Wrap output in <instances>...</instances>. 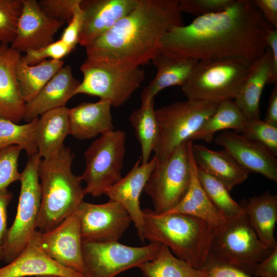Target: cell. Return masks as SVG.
<instances>
[{
  "instance_id": "6da1fadb",
  "label": "cell",
  "mask_w": 277,
  "mask_h": 277,
  "mask_svg": "<svg viewBox=\"0 0 277 277\" xmlns=\"http://www.w3.org/2000/svg\"><path fill=\"white\" fill-rule=\"evenodd\" d=\"M272 29L253 1L233 0L224 10L170 28L159 50L198 61L238 58L251 63L264 54Z\"/></svg>"
},
{
  "instance_id": "7a4b0ae2",
  "label": "cell",
  "mask_w": 277,
  "mask_h": 277,
  "mask_svg": "<svg viewBox=\"0 0 277 277\" xmlns=\"http://www.w3.org/2000/svg\"><path fill=\"white\" fill-rule=\"evenodd\" d=\"M184 25L179 0H138L129 13L85 47L86 60L140 67L152 60L170 28Z\"/></svg>"
},
{
  "instance_id": "3957f363",
  "label": "cell",
  "mask_w": 277,
  "mask_h": 277,
  "mask_svg": "<svg viewBox=\"0 0 277 277\" xmlns=\"http://www.w3.org/2000/svg\"><path fill=\"white\" fill-rule=\"evenodd\" d=\"M74 157L71 149L64 145L55 155L40 162L38 174L42 199L36 228L41 232L55 227L84 201L83 181L72 170Z\"/></svg>"
},
{
  "instance_id": "277c9868",
  "label": "cell",
  "mask_w": 277,
  "mask_h": 277,
  "mask_svg": "<svg viewBox=\"0 0 277 277\" xmlns=\"http://www.w3.org/2000/svg\"><path fill=\"white\" fill-rule=\"evenodd\" d=\"M144 239L166 246L178 259L202 269L209 254L214 228L199 218L180 213L143 210Z\"/></svg>"
},
{
  "instance_id": "5b68a950",
  "label": "cell",
  "mask_w": 277,
  "mask_h": 277,
  "mask_svg": "<svg viewBox=\"0 0 277 277\" xmlns=\"http://www.w3.org/2000/svg\"><path fill=\"white\" fill-rule=\"evenodd\" d=\"M251 63L241 59L199 61L182 86L187 100L220 103L238 96Z\"/></svg>"
},
{
  "instance_id": "8992f818",
  "label": "cell",
  "mask_w": 277,
  "mask_h": 277,
  "mask_svg": "<svg viewBox=\"0 0 277 277\" xmlns=\"http://www.w3.org/2000/svg\"><path fill=\"white\" fill-rule=\"evenodd\" d=\"M274 249L259 240L245 211L227 217L223 225L214 229L210 254L252 275L255 266Z\"/></svg>"
},
{
  "instance_id": "52a82bcc",
  "label": "cell",
  "mask_w": 277,
  "mask_h": 277,
  "mask_svg": "<svg viewBox=\"0 0 277 277\" xmlns=\"http://www.w3.org/2000/svg\"><path fill=\"white\" fill-rule=\"evenodd\" d=\"M42 159L38 153L29 156L21 173V189L16 214L3 242V261L9 264L22 252L37 230L41 202L38 171Z\"/></svg>"
},
{
  "instance_id": "ba28073f",
  "label": "cell",
  "mask_w": 277,
  "mask_h": 277,
  "mask_svg": "<svg viewBox=\"0 0 277 277\" xmlns=\"http://www.w3.org/2000/svg\"><path fill=\"white\" fill-rule=\"evenodd\" d=\"M219 104L187 100L155 109L159 137L153 149L154 156L163 160L181 144L191 140Z\"/></svg>"
},
{
  "instance_id": "9c48e42d",
  "label": "cell",
  "mask_w": 277,
  "mask_h": 277,
  "mask_svg": "<svg viewBox=\"0 0 277 277\" xmlns=\"http://www.w3.org/2000/svg\"><path fill=\"white\" fill-rule=\"evenodd\" d=\"M192 142L182 143L163 160L156 158L144 189L155 213L163 214L173 209L187 191L191 179L189 150Z\"/></svg>"
},
{
  "instance_id": "30bf717a",
  "label": "cell",
  "mask_w": 277,
  "mask_h": 277,
  "mask_svg": "<svg viewBox=\"0 0 277 277\" xmlns=\"http://www.w3.org/2000/svg\"><path fill=\"white\" fill-rule=\"evenodd\" d=\"M126 133L114 130L101 134L86 150L85 169L81 175L86 194L98 197L122 178Z\"/></svg>"
},
{
  "instance_id": "8fae6325",
  "label": "cell",
  "mask_w": 277,
  "mask_h": 277,
  "mask_svg": "<svg viewBox=\"0 0 277 277\" xmlns=\"http://www.w3.org/2000/svg\"><path fill=\"white\" fill-rule=\"evenodd\" d=\"M83 80L74 95L85 94L109 101L112 106L123 105L145 80L141 67L124 68L99 61L86 60L80 67Z\"/></svg>"
},
{
  "instance_id": "7c38bea8",
  "label": "cell",
  "mask_w": 277,
  "mask_h": 277,
  "mask_svg": "<svg viewBox=\"0 0 277 277\" xmlns=\"http://www.w3.org/2000/svg\"><path fill=\"white\" fill-rule=\"evenodd\" d=\"M162 244L150 242L133 247L118 241L95 243L82 241V253L86 277H114L129 269L152 260Z\"/></svg>"
},
{
  "instance_id": "4fadbf2b",
  "label": "cell",
  "mask_w": 277,
  "mask_h": 277,
  "mask_svg": "<svg viewBox=\"0 0 277 277\" xmlns=\"http://www.w3.org/2000/svg\"><path fill=\"white\" fill-rule=\"evenodd\" d=\"M77 211L83 242L118 241L132 222L125 208L111 200L100 204L84 201Z\"/></svg>"
},
{
  "instance_id": "5bb4252c",
  "label": "cell",
  "mask_w": 277,
  "mask_h": 277,
  "mask_svg": "<svg viewBox=\"0 0 277 277\" xmlns=\"http://www.w3.org/2000/svg\"><path fill=\"white\" fill-rule=\"evenodd\" d=\"M38 231L41 246L51 258L86 276L77 210L52 229Z\"/></svg>"
},
{
  "instance_id": "9a60e30c",
  "label": "cell",
  "mask_w": 277,
  "mask_h": 277,
  "mask_svg": "<svg viewBox=\"0 0 277 277\" xmlns=\"http://www.w3.org/2000/svg\"><path fill=\"white\" fill-rule=\"evenodd\" d=\"M64 24L47 16L36 0H24L15 36L10 47L19 53L44 47Z\"/></svg>"
},
{
  "instance_id": "2e32d148",
  "label": "cell",
  "mask_w": 277,
  "mask_h": 277,
  "mask_svg": "<svg viewBox=\"0 0 277 277\" xmlns=\"http://www.w3.org/2000/svg\"><path fill=\"white\" fill-rule=\"evenodd\" d=\"M215 142L248 173H260L277 182L276 156L260 144L242 134L226 130L216 137Z\"/></svg>"
},
{
  "instance_id": "e0dca14e",
  "label": "cell",
  "mask_w": 277,
  "mask_h": 277,
  "mask_svg": "<svg viewBox=\"0 0 277 277\" xmlns=\"http://www.w3.org/2000/svg\"><path fill=\"white\" fill-rule=\"evenodd\" d=\"M156 162V157L154 155L148 162L142 164L140 157L130 171L118 182L109 187L104 193L109 200L116 202L125 208L142 242L145 241L144 225L140 199Z\"/></svg>"
},
{
  "instance_id": "ac0fdd59",
  "label": "cell",
  "mask_w": 277,
  "mask_h": 277,
  "mask_svg": "<svg viewBox=\"0 0 277 277\" xmlns=\"http://www.w3.org/2000/svg\"><path fill=\"white\" fill-rule=\"evenodd\" d=\"M34 275L86 277L51 258L41 246L37 230L19 255L6 266L0 268V277Z\"/></svg>"
},
{
  "instance_id": "d6986e66",
  "label": "cell",
  "mask_w": 277,
  "mask_h": 277,
  "mask_svg": "<svg viewBox=\"0 0 277 277\" xmlns=\"http://www.w3.org/2000/svg\"><path fill=\"white\" fill-rule=\"evenodd\" d=\"M138 0H81L84 21L78 44L85 47L129 13Z\"/></svg>"
},
{
  "instance_id": "ffe728a7",
  "label": "cell",
  "mask_w": 277,
  "mask_h": 277,
  "mask_svg": "<svg viewBox=\"0 0 277 277\" xmlns=\"http://www.w3.org/2000/svg\"><path fill=\"white\" fill-rule=\"evenodd\" d=\"M21 56L8 45H1L0 117L16 124L24 119L26 104L17 77V67Z\"/></svg>"
},
{
  "instance_id": "44dd1931",
  "label": "cell",
  "mask_w": 277,
  "mask_h": 277,
  "mask_svg": "<svg viewBox=\"0 0 277 277\" xmlns=\"http://www.w3.org/2000/svg\"><path fill=\"white\" fill-rule=\"evenodd\" d=\"M80 82L72 75L70 66H63L37 94L26 104L24 120L27 123L44 112L65 107Z\"/></svg>"
},
{
  "instance_id": "7402d4cb",
  "label": "cell",
  "mask_w": 277,
  "mask_h": 277,
  "mask_svg": "<svg viewBox=\"0 0 277 277\" xmlns=\"http://www.w3.org/2000/svg\"><path fill=\"white\" fill-rule=\"evenodd\" d=\"M111 103L100 99L95 103L83 102L69 108V134L83 140L113 131Z\"/></svg>"
},
{
  "instance_id": "603a6c76",
  "label": "cell",
  "mask_w": 277,
  "mask_h": 277,
  "mask_svg": "<svg viewBox=\"0 0 277 277\" xmlns=\"http://www.w3.org/2000/svg\"><path fill=\"white\" fill-rule=\"evenodd\" d=\"M151 61L157 72L155 77L142 91V102L154 100L157 93L167 87H182L190 77L199 62L173 56L160 50Z\"/></svg>"
},
{
  "instance_id": "cb8c5ba5",
  "label": "cell",
  "mask_w": 277,
  "mask_h": 277,
  "mask_svg": "<svg viewBox=\"0 0 277 277\" xmlns=\"http://www.w3.org/2000/svg\"><path fill=\"white\" fill-rule=\"evenodd\" d=\"M271 55L268 47L264 54L252 62L241 87L233 101L247 121L260 118L261 97L271 74Z\"/></svg>"
},
{
  "instance_id": "d4e9b609",
  "label": "cell",
  "mask_w": 277,
  "mask_h": 277,
  "mask_svg": "<svg viewBox=\"0 0 277 277\" xmlns=\"http://www.w3.org/2000/svg\"><path fill=\"white\" fill-rule=\"evenodd\" d=\"M192 144L189 150L191 172L189 188L178 204L166 213H180L191 215L204 220L216 229L223 225L227 217L224 216L213 205L200 182L197 166L192 151Z\"/></svg>"
},
{
  "instance_id": "484cf974",
  "label": "cell",
  "mask_w": 277,
  "mask_h": 277,
  "mask_svg": "<svg viewBox=\"0 0 277 277\" xmlns=\"http://www.w3.org/2000/svg\"><path fill=\"white\" fill-rule=\"evenodd\" d=\"M192 151L197 167L220 181L229 191L248 179L249 173L224 149L215 151L193 143Z\"/></svg>"
},
{
  "instance_id": "4316f807",
  "label": "cell",
  "mask_w": 277,
  "mask_h": 277,
  "mask_svg": "<svg viewBox=\"0 0 277 277\" xmlns=\"http://www.w3.org/2000/svg\"><path fill=\"white\" fill-rule=\"evenodd\" d=\"M68 109L66 106L55 108L38 117L35 141L37 153L43 160L51 158L65 145L69 134Z\"/></svg>"
},
{
  "instance_id": "83f0119b",
  "label": "cell",
  "mask_w": 277,
  "mask_h": 277,
  "mask_svg": "<svg viewBox=\"0 0 277 277\" xmlns=\"http://www.w3.org/2000/svg\"><path fill=\"white\" fill-rule=\"evenodd\" d=\"M243 206L259 240L272 249L277 247L274 236L277 222V196L267 191L251 197Z\"/></svg>"
},
{
  "instance_id": "f1b7e54d",
  "label": "cell",
  "mask_w": 277,
  "mask_h": 277,
  "mask_svg": "<svg viewBox=\"0 0 277 277\" xmlns=\"http://www.w3.org/2000/svg\"><path fill=\"white\" fill-rule=\"evenodd\" d=\"M62 60H46L29 65L21 56L17 67V77L21 92L26 103L31 101L63 67Z\"/></svg>"
},
{
  "instance_id": "f546056e",
  "label": "cell",
  "mask_w": 277,
  "mask_h": 277,
  "mask_svg": "<svg viewBox=\"0 0 277 277\" xmlns=\"http://www.w3.org/2000/svg\"><path fill=\"white\" fill-rule=\"evenodd\" d=\"M247 122L233 101H224L219 103L214 113L193 135L191 140H203L210 143L214 134L219 131L231 129L241 132Z\"/></svg>"
},
{
  "instance_id": "4dcf8cb0",
  "label": "cell",
  "mask_w": 277,
  "mask_h": 277,
  "mask_svg": "<svg viewBox=\"0 0 277 277\" xmlns=\"http://www.w3.org/2000/svg\"><path fill=\"white\" fill-rule=\"evenodd\" d=\"M154 100L142 102L139 108L129 116L137 140L141 148V163L149 162L159 137V126L154 108Z\"/></svg>"
},
{
  "instance_id": "1f68e13d",
  "label": "cell",
  "mask_w": 277,
  "mask_h": 277,
  "mask_svg": "<svg viewBox=\"0 0 277 277\" xmlns=\"http://www.w3.org/2000/svg\"><path fill=\"white\" fill-rule=\"evenodd\" d=\"M145 277H207V272L195 269L178 259L166 246L162 245L152 260L138 267Z\"/></svg>"
},
{
  "instance_id": "d6a6232c",
  "label": "cell",
  "mask_w": 277,
  "mask_h": 277,
  "mask_svg": "<svg viewBox=\"0 0 277 277\" xmlns=\"http://www.w3.org/2000/svg\"><path fill=\"white\" fill-rule=\"evenodd\" d=\"M38 117L23 125L0 117V151L16 145L25 150L28 156L37 153L35 130Z\"/></svg>"
},
{
  "instance_id": "836d02e7",
  "label": "cell",
  "mask_w": 277,
  "mask_h": 277,
  "mask_svg": "<svg viewBox=\"0 0 277 277\" xmlns=\"http://www.w3.org/2000/svg\"><path fill=\"white\" fill-rule=\"evenodd\" d=\"M197 174L208 198L224 216L232 217L245 212L243 206L232 198L229 191L222 183L198 167Z\"/></svg>"
},
{
  "instance_id": "e575fe53",
  "label": "cell",
  "mask_w": 277,
  "mask_h": 277,
  "mask_svg": "<svg viewBox=\"0 0 277 277\" xmlns=\"http://www.w3.org/2000/svg\"><path fill=\"white\" fill-rule=\"evenodd\" d=\"M24 0H0V43L8 45L14 40Z\"/></svg>"
},
{
  "instance_id": "d590c367",
  "label": "cell",
  "mask_w": 277,
  "mask_h": 277,
  "mask_svg": "<svg viewBox=\"0 0 277 277\" xmlns=\"http://www.w3.org/2000/svg\"><path fill=\"white\" fill-rule=\"evenodd\" d=\"M242 134L265 147L277 155V126L260 118L247 121Z\"/></svg>"
},
{
  "instance_id": "8d00e7d4",
  "label": "cell",
  "mask_w": 277,
  "mask_h": 277,
  "mask_svg": "<svg viewBox=\"0 0 277 277\" xmlns=\"http://www.w3.org/2000/svg\"><path fill=\"white\" fill-rule=\"evenodd\" d=\"M22 150L19 146L12 145L0 151V190L19 181L21 175L18 170V161Z\"/></svg>"
},
{
  "instance_id": "74e56055",
  "label": "cell",
  "mask_w": 277,
  "mask_h": 277,
  "mask_svg": "<svg viewBox=\"0 0 277 277\" xmlns=\"http://www.w3.org/2000/svg\"><path fill=\"white\" fill-rule=\"evenodd\" d=\"M72 51L64 42L59 39L39 49L27 51L25 55L22 56V58L27 64L34 65L46 60L47 58L62 60Z\"/></svg>"
},
{
  "instance_id": "f35d334b",
  "label": "cell",
  "mask_w": 277,
  "mask_h": 277,
  "mask_svg": "<svg viewBox=\"0 0 277 277\" xmlns=\"http://www.w3.org/2000/svg\"><path fill=\"white\" fill-rule=\"evenodd\" d=\"M233 0H179L181 12L197 16L224 10L229 7Z\"/></svg>"
},
{
  "instance_id": "ab89813d",
  "label": "cell",
  "mask_w": 277,
  "mask_h": 277,
  "mask_svg": "<svg viewBox=\"0 0 277 277\" xmlns=\"http://www.w3.org/2000/svg\"><path fill=\"white\" fill-rule=\"evenodd\" d=\"M81 0H42L38 2L42 10L49 17L64 24L71 20L76 6Z\"/></svg>"
},
{
  "instance_id": "60d3db41",
  "label": "cell",
  "mask_w": 277,
  "mask_h": 277,
  "mask_svg": "<svg viewBox=\"0 0 277 277\" xmlns=\"http://www.w3.org/2000/svg\"><path fill=\"white\" fill-rule=\"evenodd\" d=\"M207 277H254L232 265L219 261L209 254L202 268Z\"/></svg>"
},
{
  "instance_id": "b9f144b4",
  "label": "cell",
  "mask_w": 277,
  "mask_h": 277,
  "mask_svg": "<svg viewBox=\"0 0 277 277\" xmlns=\"http://www.w3.org/2000/svg\"><path fill=\"white\" fill-rule=\"evenodd\" d=\"M80 2L75 7L72 18L64 29L60 38L72 50L78 44L83 27L84 12L80 7Z\"/></svg>"
},
{
  "instance_id": "7bdbcfd3",
  "label": "cell",
  "mask_w": 277,
  "mask_h": 277,
  "mask_svg": "<svg viewBox=\"0 0 277 277\" xmlns=\"http://www.w3.org/2000/svg\"><path fill=\"white\" fill-rule=\"evenodd\" d=\"M12 197L7 189L0 190V262L3 260V242L8 230L7 207Z\"/></svg>"
},
{
  "instance_id": "ee69618b",
  "label": "cell",
  "mask_w": 277,
  "mask_h": 277,
  "mask_svg": "<svg viewBox=\"0 0 277 277\" xmlns=\"http://www.w3.org/2000/svg\"><path fill=\"white\" fill-rule=\"evenodd\" d=\"M252 275L254 277H277V247L255 266Z\"/></svg>"
},
{
  "instance_id": "f6af8a7d",
  "label": "cell",
  "mask_w": 277,
  "mask_h": 277,
  "mask_svg": "<svg viewBox=\"0 0 277 277\" xmlns=\"http://www.w3.org/2000/svg\"><path fill=\"white\" fill-rule=\"evenodd\" d=\"M253 2L265 20L276 29L277 0H255Z\"/></svg>"
},
{
  "instance_id": "bcb514c9",
  "label": "cell",
  "mask_w": 277,
  "mask_h": 277,
  "mask_svg": "<svg viewBox=\"0 0 277 277\" xmlns=\"http://www.w3.org/2000/svg\"><path fill=\"white\" fill-rule=\"evenodd\" d=\"M266 44L271 55L272 69L269 84H275L277 81V30L272 29L267 33Z\"/></svg>"
},
{
  "instance_id": "7dc6e473",
  "label": "cell",
  "mask_w": 277,
  "mask_h": 277,
  "mask_svg": "<svg viewBox=\"0 0 277 277\" xmlns=\"http://www.w3.org/2000/svg\"><path fill=\"white\" fill-rule=\"evenodd\" d=\"M265 122L277 126V85L275 84L270 94L265 118Z\"/></svg>"
},
{
  "instance_id": "c3c4849f",
  "label": "cell",
  "mask_w": 277,
  "mask_h": 277,
  "mask_svg": "<svg viewBox=\"0 0 277 277\" xmlns=\"http://www.w3.org/2000/svg\"><path fill=\"white\" fill-rule=\"evenodd\" d=\"M38 277H59L57 276H52V275H46V276H40Z\"/></svg>"
},
{
  "instance_id": "681fc988",
  "label": "cell",
  "mask_w": 277,
  "mask_h": 277,
  "mask_svg": "<svg viewBox=\"0 0 277 277\" xmlns=\"http://www.w3.org/2000/svg\"><path fill=\"white\" fill-rule=\"evenodd\" d=\"M1 44L0 43V46H1Z\"/></svg>"
}]
</instances>
